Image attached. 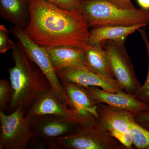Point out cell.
<instances>
[{"label": "cell", "instance_id": "cell-1", "mask_svg": "<svg viewBox=\"0 0 149 149\" xmlns=\"http://www.w3.org/2000/svg\"><path fill=\"white\" fill-rule=\"evenodd\" d=\"M30 18L24 33L42 47L85 48L90 30L81 10L68 11L46 0H29Z\"/></svg>", "mask_w": 149, "mask_h": 149}, {"label": "cell", "instance_id": "cell-2", "mask_svg": "<svg viewBox=\"0 0 149 149\" xmlns=\"http://www.w3.org/2000/svg\"><path fill=\"white\" fill-rule=\"evenodd\" d=\"M12 50L15 65L8 69L13 89L12 99L7 109L9 113L19 107L26 111L37 99L52 90L49 81L19 40L15 42Z\"/></svg>", "mask_w": 149, "mask_h": 149}, {"label": "cell", "instance_id": "cell-3", "mask_svg": "<svg viewBox=\"0 0 149 149\" xmlns=\"http://www.w3.org/2000/svg\"><path fill=\"white\" fill-rule=\"evenodd\" d=\"M80 10L92 28L149 23V10L137 8L131 0H82Z\"/></svg>", "mask_w": 149, "mask_h": 149}, {"label": "cell", "instance_id": "cell-4", "mask_svg": "<svg viewBox=\"0 0 149 149\" xmlns=\"http://www.w3.org/2000/svg\"><path fill=\"white\" fill-rule=\"evenodd\" d=\"M0 149H25L36 137L23 107L9 114L0 111Z\"/></svg>", "mask_w": 149, "mask_h": 149}, {"label": "cell", "instance_id": "cell-5", "mask_svg": "<svg viewBox=\"0 0 149 149\" xmlns=\"http://www.w3.org/2000/svg\"><path fill=\"white\" fill-rule=\"evenodd\" d=\"M125 42L107 40L102 43L116 80L124 92L134 95L141 84L136 76Z\"/></svg>", "mask_w": 149, "mask_h": 149}, {"label": "cell", "instance_id": "cell-6", "mask_svg": "<svg viewBox=\"0 0 149 149\" xmlns=\"http://www.w3.org/2000/svg\"><path fill=\"white\" fill-rule=\"evenodd\" d=\"M57 143L67 149H126L98 123L92 127H80L72 134L58 139Z\"/></svg>", "mask_w": 149, "mask_h": 149}, {"label": "cell", "instance_id": "cell-7", "mask_svg": "<svg viewBox=\"0 0 149 149\" xmlns=\"http://www.w3.org/2000/svg\"><path fill=\"white\" fill-rule=\"evenodd\" d=\"M10 32L15 38L20 42L29 58L45 75L51 83L53 92L61 100L68 104V97L54 69L46 49L31 40L23 29L14 26L11 27Z\"/></svg>", "mask_w": 149, "mask_h": 149}, {"label": "cell", "instance_id": "cell-8", "mask_svg": "<svg viewBox=\"0 0 149 149\" xmlns=\"http://www.w3.org/2000/svg\"><path fill=\"white\" fill-rule=\"evenodd\" d=\"M68 99V106L82 127L97 124V104L84 87L65 80H60Z\"/></svg>", "mask_w": 149, "mask_h": 149}, {"label": "cell", "instance_id": "cell-9", "mask_svg": "<svg viewBox=\"0 0 149 149\" xmlns=\"http://www.w3.org/2000/svg\"><path fill=\"white\" fill-rule=\"evenodd\" d=\"M31 126L36 137L58 149L57 141L78 130L81 126L77 123L61 116L44 115L30 118Z\"/></svg>", "mask_w": 149, "mask_h": 149}, {"label": "cell", "instance_id": "cell-10", "mask_svg": "<svg viewBox=\"0 0 149 149\" xmlns=\"http://www.w3.org/2000/svg\"><path fill=\"white\" fill-rule=\"evenodd\" d=\"M56 73L60 81L65 80L84 88L97 87L112 93L124 91L115 78L96 72L86 65L67 68Z\"/></svg>", "mask_w": 149, "mask_h": 149}, {"label": "cell", "instance_id": "cell-11", "mask_svg": "<svg viewBox=\"0 0 149 149\" xmlns=\"http://www.w3.org/2000/svg\"><path fill=\"white\" fill-rule=\"evenodd\" d=\"M97 112L98 124L119 142L125 141L131 132L135 116L128 111L102 103L97 104Z\"/></svg>", "mask_w": 149, "mask_h": 149}, {"label": "cell", "instance_id": "cell-12", "mask_svg": "<svg viewBox=\"0 0 149 149\" xmlns=\"http://www.w3.org/2000/svg\"><path fill=\"white\" fill-rule=\"evenodd\" d=\"M97 104L102 103L125 110L135 116L149 110V105L136 98L134 95L122 92L112 93L97 87L85 88Z\"/></svg>", "mask_w": 149, "mask_h": 149}, {"label": "cell", "instance_id": "cell-13", "mask_svg": "<svg viewBox=\"0 0 149 149\" xmlns=\"http://www.w3.org/2000/svg\"><path fill=\"white\" fill-rule=\"evenodd\" d=\"M44 115L61 116L79 124L68 105L61 100L52 90L41 96L25 111V116L29 118Z\"/></svg>", "mask_w": 149, "mask_h": 149}, {"label": "cell", "instance_id": "cell-14", "mask_svg": "<svg viewBox=\"0 0 149 149\" xmlns=\"http://www.w3.org/2000/svg\"><path fill=\"white\" fill-rule=\"evenodd\" d=\"M44 47L47 52L56 72L67 68L87 66L85 48L67 46Z\"/></svg>", "mask_w": 149, "mask_h": 149}, {"label": "cell", "instance_id": "cell-15", "mask_svg": "<svg viewBox=\"0 0 149 149\" xmlns=\"http://www.w3.org/2000/svg\"><path fill=\"white\" fill-rule=\"evenodd\" d=\"M29 6V0H0V17L23 30L30 20Z\"/></svg>", "mask_w": 149, "mask_h": 149}, {"label": "cell", "instance_id": "cell-16", "mask_svg": "<svg viewBox=\"0 0 149 149\" xmlns=\"http://www.w3.org/2000/svg\"><path fill=\"white\" fill-rule=\"evenodd\" d=\"M143 24L130 26H104L93 27L90 30L88 44L96 46L107 40L117 42H125L128 36L138 31Z\"/></svg>", "mask_w": 149, "mask_h": 149}, {"label": "cell", "instance_id": "cell-17", "mask_svg": "<svg viewBox=\"0 0 149 149\" xmlns=\"http://www.w3.org/2000/svg\"><path fill=\"white\" fill-rule=\"evenodd\" d=\"M102 44L96 46L88 44L85 48L87 66L96 72L114 78L113 72Z\"/></svg>", "mask_w": 149, "mask_h": 149}, {"label": "cell", "instance_id": "cell-18", "mask_svg": "<svg viewBox=\"0 0 149 149\" xmlns=\"http://www.w3.org/2000/svg\"><path fill=\"white\" fill-rule=\"evenodd\" d=\"M138 31L141 34V38L146 50L148 61V68L145 82L143 85H141L139 90L134 94V95L139 100L144 102L149 105V39L147 35L146 27L140 28Z\"/></svg>", "mask_w": 149, "mask_h": 149}, {"label": "cell", "instance_id": "cell-19", "mask_svg": "<svg viewBox=\"0 0 149 149\" xmlns=\"http://www.w3.org/2000/svg\"><path fill=\"white\" fill-rule=\"evenodd\" d=\"M131 131L133 147L138 149H149V130L140 126L134 120L131 125Z\"/></svg>", "mask_w": 149, "mask_h": 149}, {"label": "cell", "instance_id": "cell-20", "mask_svg": "<svg viewBox=\"0 0 149 149\" xmlns=\"http://www.w3.org/2000/svg\"><path fill=\"white\" fill-rule=\"evenodd\" d=\"M13 89L10 81L5 79L0 80V111L5 112L11 101Z\"/></svg>", "mask_w": 149, "mask_h": 149}, {"label": "cell", "instance_id": "cell-21", "mask_svg": "<svg viewBox=\"0 0 149 149\" xmlns=\"http://www.w3.org/2000/svg\"><path fill=\"white\" fill-rule=\"evenodd\" d=\"M14 42L10 39L8 31L3 24L0 25V53L5 54L10 49H12Z\"/></svg>", "mask_w": 149, "mask_h": 149}, {"label": "cell", "instance_id": "cell-22", "mask_svg": "<svg viewBox=\"0 0 149 149\" xmlns=\"http://www.w3.org/2000/svg\"><path fill=\"white\" fill-rule=\"evenodd\" d=\"M57 6L68 11L81 10L82 0H46Z\"/></svg>", "mask_w": 149, "mask_h": 149}, {"label": "cell", "instance_id": "cell-23", "mask_svg": "<svg viewBox=\"0 0 149 149\" xmlns=\"http://www.w3.org/2000/svg\"><path fill=\"white\" fill-rule=\"evenodd\" d=\"M134 119L136 123L149 130V110L135 116Z\"/></svg>", "mask_w": 149, "mask_h": 149}, {"label": "cell", "instance_id": "cell-24", "mask_svg": "<svg viewBox=\"0 0 149 149\" xmlns=\"http://www.w3.org/2000/svg\"><path fill=\"white\" fill-rule=\"evenodd\" d=\"M141 8L149 10V0H137Z\"/></svg>", "mask_w": 149, "mask_h": 149}]
</instances>
